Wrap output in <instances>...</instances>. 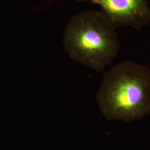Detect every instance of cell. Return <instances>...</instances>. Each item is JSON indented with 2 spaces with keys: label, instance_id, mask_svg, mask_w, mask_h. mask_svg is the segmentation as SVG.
Here are the masks:
<instances>
[{
  "label": "cell",
  "instance_id": "obj_1",
  "mask_svg": "<svg viewBox=\"0 0 150 150\" xmlns=\"http://www.w3.org/2000/svg\"><path fill=\"white\" fill-rule=\"evenodd\" d=\"M110 121L129 122L150 114V67L125 60L105 73L96 95Z\"/></svg>",
  "mask_w": 150,
  "mask_h": 150
},
{
  "label": "cell",
  "instance_id": "obj_2",
  "mask_svg": "<svg viewBox=\"0 0 150 150\" xmlns=\"http://www.w3.org/2000/svg\"><path fill=\"white\" fill-rule=\"evenodd\" d=\"M116 29L102 11L79 12L70 18L64 29V50L71 59L92 70L102 71L120 51Z\"/></svg>",
  "mask_w": 150,
  "mask_h": 150
},
{
  "label": "cell",
  "instance_id": "obj_3",
  "mask_svg": "<svg viewBox=\"0 0 150 150\" xmlns=\"http://www.w3.org/2000/svg\"><path fill=\"white\" fill-rule=\"evenodd\" d=\"M100 6L116 28L131 27L139 31L150 24L149 0H75Z\"/></svg>",
  "mask_w": 150,
  "mask_h": 150
}]
</instances>
